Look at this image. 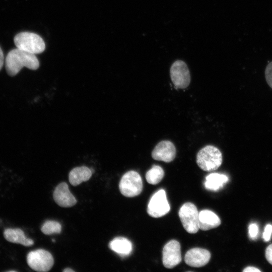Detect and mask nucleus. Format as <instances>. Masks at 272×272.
<instances>
[{
  "label": "nucleus",
  "instance_id": "f257e3e1",
  "mask_svg": "<svg viewBox=\"0 0 272 272\" xmlns=\"http://www.w3.org/2000/svg\"><path fill=\"white\" fill-rule=\"evenodd\" d=\"M39 66V62L35 54L17 48L10 50L5 58L6 70L11 77L17 75L24 67L36 70Z\"/></svg>",
  "mask_w": 272,
  "mask_h": 272
},
{
  "label": "nucleus",
  "instance_id": "f03ea898",
  "mask_svg": "<svg viewBox=\"0 0 272 272\" xmlns=\"http://www.w3.org/2000/svg\"><path fill=\"white\" fill-rule=\"evenodd\" d=\"M222 154L217 147L208 145L201 149L196 155V163L198 167L205 171H213L222 164Z\"/></svg>",
  "mask_w": 272,
  "mask_h": 272
},
{
  "label": "nucleus",
  "instance_id": "7ed1b4c3",
  "mask_svg": "<svg viewBox=\"0 0 272 272\" xmlns=\"http://www.w3.org/2000/svg\"><path fill=\"white\" fill-rule=\"evenodd\" d=\"M16 47L34 54L42 53L45 48L43 39L38 34L29 32H22L16 34L14 38Z\"/></svg>",
  "mask_w": 272,
  "mask_h": 272
},
{
  "label": "nucleus",
  "instance_id": "20e7f679",
  "mask_svg": "<svg viewBox=\"0 0 272 272\" xmlns=\"http://www.w3.org/2000/svg\"><path fill=\"white\" fill-rule=\"evenodd\" d=\"M119 188L124 196L132 197L139 195L143 190V181L140 174L135 171H129L121 177Z\"/></svg>",
  "mask_w": 272,
  "mask_h": 272
},
{
  "label": "nucleus",
  "instance_id": "39448f33",
  "mask_svg": "<svg viewBox=\"0 0 272 272\" xmlns=\"http://www.w3.org/2000/svg\"><path fill=\"white\" fill-rule=\"evenodd\" d=\"M27 262L32 269L39 272H46L52 268L54 259L49 252L39 249L28 253Z\"/></svg>",
  "mask_w": 272,
  "mask_h": 272
},
{
  "label": "nucleus",
  "instance_id": "423d86ee",
  "mask_svg": "<svg viewBox=\"0 0 272 272\" xmlns=\"http://www.w3.org/2000/svg\"><path fill=\"white\" fill-rule=\"evenodd\" d=\"M179 217L185 230L189 233H196L199 230V212L192 203L183 204L179 211Z\"/></svg>",
  "mask_w": 272,
  "mask_h": 272
},
{
  "label": "nucleus",
  "instance_id": "0eeeda50",
  "mask_svg": "<svg viewBox=\"0 0 272 272\" xmlns=\"http://www.w3.org/2000/svg\"><path fill=\"white\" fill-rule=\"evenodd\" d=\"M170 75L173 84L177 88L185 89L190 84V72L182 60H177L173 62L170 67Z\"/></svg>",
  "mask_w": 272,
  "mask_h": 272
},
{
  "label": "nucleus",
  "instance_id": "6e6552de",
  "mask_svg": "<svg viewBox=\"0 0 272 272\" xmlns=\"http://www.w3.org/2000/svg\"><path fill=\"white\" fill-rule=\"evenodd\" d=\"M170 210L166 192L164 189H161L151 198L148 206L147 213L152 217L160 218L167 214Z\"/></svg>",
  "mask_w": 272,
  "mask_h": 272
},
{
  "label": "nucleus",
  "instance_id": "1a4fd4ad",
  "mask_svg": "<svg viewBox=\"0 0 272 272\" xmlns=\"http://www.w3.org/2000/svg\"><path fill=\"white\" fill-rule=\"evenodd\" d=\"M180 243L175 240L167 243L163 249L162 262L167 268H172L181 261Z\"/></svg>",
  "mask_w": 272,
  "mask_h": 272
},
{
  "label": "nucleus",
  "instance_id": "9d476101",
  "mask_svg": "<svg viewBox=\"0 0 272 272\" xmlns=\"http://www.w3.org/2000/svg\"><path fill=\"white\" fill-rule=\"evenodd\" d=\"M176 150L169 141H162L155 146L152 152V158L156 160L166 163L172 161L176 157Z\"/></svg>",
  "mask_w": 272,
  "mask_h": 272
},
{
  "label": "nucleus",
  "instance_id": "9b49d317",
  "mask_svg": "<svg viewBox=\"0 0 272 272\" xmlns=\"http://www.w3.org/2000/svg\"><path fill=\"white\" fill-rule=\"evenodd\" d=\"M211 258V253L207 249L200 248H192L186 253L184 260L188 265L199 267L206 265Z\"/></svg>",
  "mask_w": 272,
  "mask_h": 272
},
{
  "label": "nucleus",
  "instance_id": "f8f14e48",
  "mask_svg": "<svg viewBox=\"0 0 272 272\" xmlns=\"http://www.w3.org/2000/svg\"><path fill=\"white\" fill-rule=\"evenodd\" d=\"M53 197L55 202L63 208L73 207L77 202L65 182H61L56 186L53 193Z\"/></svg>",
  "mask_w": 272,
  "mask_h": 272
},
{
  "label": "nucleus",
  "instance_id": "ddd939ff",
  "mask_svg": "<svg viewBox=\"0 0 272 272\" xmlns=\"http://www.w3.org/2000/svg\"><path fill=\"white\" fill-rule=\"evenodd\" d=\"M199 228L203 231H207L218 227L221 224L219 217L213 212L204 210L199 213Z\"/></svg>",
  "mask_w": 272,
  "mask_h": 272
},
{
  "label": "nucleus",
  "instance_id": "4468645a",
  "mask_svg": "<svg viewBox=\"0 0 272 272\" xmlns=\"http://www.w3.org/2000/svg\"><path fill=\"white\" fill-rule=\"evenodd\" d=\"M4 236L7 241L10 242L20 244L25 246H30L34 244L33 240L27 238L23 231L19 228L5 229L4 232Z\"/></svg>",
  "mask_w": 272,
  "mask_h": 272
},
{
  "label": "nucleus",
  "instance_id": "2eb2a0df",
  "mask_svg": "<svg viewBox=\"0 0 272 272\" xmlns=\"http://www.w3.org/2000/svg\"><path fill=\"white\" fill-rule=\"evenodd\" d=\"M92 173L91 169L86 166L75 167L69 173V182L72 185L77 186L83 182L89 180Z\"/></svg>",
  "mask_w": 272,
  "mask_h": 272
},
{
  "label": "nucleus",
  "instance_id": "dca6fc26",
  "mask_svg": "<svg viewBox=\"0 0 272 272\" xmlns=\"http://www.w3.org/2000/svg\"><path fill=\"white\" fill-rule=\"evenodd\" d=\"M109 247L110 249L122 257L129 255L132 250L131 242L127 238L122 237L114 238L109 242Z\"/></svg>",
  "mask_w": 272,
  "mask_h": 272
},
{
  "label": "nucleus",
  "instance_id": "f3484780",
  "mask_svg": "<svg viewBox=\"0 0 272 272\" xmlns=\"http://www.w3.org/2000/svg\"><path fill=\"white\" fill-rule=\"evenodd\" d=\"M228 177L225 174L213 173L206 177L205 186L206 189L217 191L228 182Z\"/></svg>",
  "mask_w": 272,
  "mask_h": 272
},
{
  "label": "nucleus",
  "instance_id": "a211bd4d",
  "mask_svg": "<svg viewBox=\"0 0 272 272\" xmlns=\"http://www.w3.org/2000/svg\"><path fill=\"white\" fill-rule=\"evenodd\" d=\"M164 175L163 169L158 165H154L146 174L147 181L153 185L159 183Z\"/></svg>",
  "mask_w": 272,
  "mask_h": 272
},
{
  "label": "nucleus",
  "instance_id": "6ab92c4d",
  "mask_svg": "<svg viewBox=\"0 0 272 272\" xmlns=\"http://www.w3.org/2000/svg\"><path fill=\"white\" fill-rule=\"evenodd\" d=\"M41 230L45 235L59 234L61 231V226L57 221L47 220L42 226Z\"/></svg>",
  "mask_w": 272,
  "mask_h": 272
},
{
  "label": "nucleus",
  "instance_id": "aec40b11",
  "mask_svg": "<svg viewBox=\"0 0 272 272\" xmlns=\"http://www.w3.org/2000/svg\"><path fill=\"white\" fill-rule=\"evenodd\" d=\"M265 77L267 84L272 89V61L270 62L265 68Z\"/></svg>",
  "mask_w": 272,
  "mask_h": 272
},
{
  "label": "nucleus",
  "instance_id": "412c9836",
  "mask_svg": "<svg viewBox=\"0 0 272 272\" xmlns=\"http://www.w3.org/2000/svg\"><path fill=\"white\" fill-rule=\"evenodd\" d=\"M248 231L250 238L252 239H255L257 237L258 233V227L257 225L255 223L250 224L249 226Z\"/></svg>",
  "mask_w": 272,
  "mask_h": 272
},
{
  "label": "nucleus",
  "instance_id": "4be33fe9",
  "mask_svg": "<svg viewBox=\"0 0 272 272\" xmlns=\"http://www.w3.org/2000/svg\"><path fill=\"white\" fill-rule=\"evenodd\" d=\"M272 233V225L270 224H267L266 225L264 228V232L263 234V238L265 241H269L271 235Z\"/></svg>",
  "mask_w": 272,
  "mask_h": 272
},
{
  "label": "nucleus",
  "instance_id": "5701e85b",
  "mask_svg": "<svg viewBox=\"0 0 272 272\" xmlns=\"http://www.w3.org/2000/svg\"><path fill=\"white\" fill-rule=\"evenodd\" d=\"M265 255L267 261L272 265V244L266 248Z\"/></svg>",
  "mask_w": 272,
  "mask_h": 272
},
{
  "label": "nucleus",
  "instance_id": "b1692460",
  "mask_svg": "<svg viewBox=\"0 0 272 272\" xmlns=\"http://www.w3.org/2000/svg\"><path fill=\"white\" fill-rule=\"evenodd\" d=\"M243 272H260L261 270L253 266H248L243 270Z\"/></svg>",
  "mask_w": 272,
  "mask_h": 272
},
{
  "label": "nucleus",
  "instance_id": "393cba45",
  "mask_svg": "<svg viewBox=\"0 0 272 272\" xmlns=\"http://www.w3.org/2000/svg\"><path fill=\"white\" fill-rule=\"evenodd\" d=\"M4 63V55L3 51L0 46V71L1 70Z\"/></svg>",
  "mask_w": 272,
  "mask_h": 272
},
{
  "label": "nucleus",
  "instance_id": "a878e982",
  "mask_svg": "<svg viewBox=\"0 0 272 272\" xmlns=\"http://www.w3.org/2000/svg\"><path fill=\"white\" fill-rule=\"evenodd\" d=\"M63 272H74V270L69 267L65 268L63 270Z\"/></svg>",
  "mask_w": 272,
  "mask_h": 272
}]
</instances>
